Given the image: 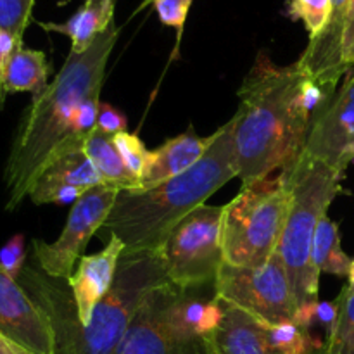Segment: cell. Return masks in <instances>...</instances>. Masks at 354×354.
<instances>
[{
  "mask_svg": "<svg viewBox=\"0 0 354 354\" xmlns=\"http://www.w3.org/2000/svg\"><path fill=\"white\" fill-rule=\"evenodd\" d=\"M223 206L203 204L187 214L159 249L169 282L180 289L213 286L221 265Z\"/></svg>",
  "mask_w": 354,
  "mask_h": 354,
  "instance_id": "cell-7",
  "label": "cell"
},
{
  "mask_svg": "<svg viewBox=\"0 0 354 354\" xmlns=\"http://www.w3.org/2000/svg\"><path fill=\"white\" fill-rule=\"evenodd\" d=\"M351 0H332V10L325 30L310 40L308 47L297 59L301 71L325 90L328 97L334 95L339 82L344 78L341 66V40L346 14Z\"/></svg>",
  "mask_w": 354,
  "mask_h": 354,
  "instance_id": "cell-14",
  "label": "cell"
},
{
  "mask_svg": "<svg viewBox=\"0 0 354 354\" xmlns=\"http://www.w3.org/2000/svg\"><path fill=\"white\" fill-rule=\"evenodd\" d=\"M306 75L297 62L277 66L259 54L239 88L234 152L242 187L292 165L306 145L313 113L304 100Z\"/></svg>",
  "mask_w": 354,
  "mask_h": 354,
  "instance_id": "cell-2",
  "label": "cell"
},
{
  "mask_svg": "<svg viewBox=\"0 0 354 354\" xmlns=\"http://www.w3.org/2000/svg\"><path fill=\"white\" fill-rule=\"evenodd\" d=\"M124 254L123 242L109 237L106 248L92 256H82L68 282L76 306V324L86 327L97 304L109 294L118 266Z\"/></svg>",
  "mask_w": 354,
  "mask_h": 354,
  "instance_id": "cell-13",
  "label": "cell"
},
{
  "mask_svg": "<svg viewBox=\"0 0 354 354\" xmlns=\"http://www.w3.org/2000/svg\"><path fill=\"white\" fill-rule=\"evenodd\" d=\"M0 334L33 354H55L54 332L45 311L0 266Z\"/></svg>",
  "mask_w": 354,
  "mask_h": 354,
  "instance_id": "cell-12",
  "label": "cell"
},
{
  "mask_svg": "<svg viewBox=\"0 0 354 354\" xmlns=\"http://www.w3.org/2000/svg\"><path fill=\"white\" fill-rule=\"evenodd\" d=\"M235 118L213 133L206 154L182 175L149 190H121L100 230L123 242L124 254L158 252L173 228L237 178Z\"/></svg>",
  "mask_w": 354,
  "mask_h": 354,
  "instance_id": "cell-4",
  "label": "cell"
},
{
  "mask_svg": "<svg viewBox=\"0 0 354 354\" xmlns=\"http://www.w3.org/2000/svg\"><path fill=\"white\" fill-rule=\"evenodd\" d=\"M114 6L116 0H83L78 12L66 23H40V26L47 31L68 35L71 38L69 52L80 54L114 23Z\"/></svg>",
  "mask_w": 354,
  "mask_h": 354,
  "instance_id": "cell-17",
  "label": "cell"
},
{
  "mask_svg": "<svg viewBox=\"0 0 354 354\" xmlns=\"http://www.w3.org/2000/svg\"><path fill=\"white\" fill-rule=\"evenodd\" d=\"M213 290L214 297L241 308L266 325L294 322L299 306L279 252L256 268L223 261L214 279Z\"/></svg>",
  "mask_w": 354,
  "mask_h": 354,
  "instance_id": "cell-8",
  "label": "cell"
},
{
  "mask_svg": "<svg viewBox=\"0 0 354 354\" xmlns=\"http://www.w3.org/2000/svg\"><path fill=\"white\" fill-rule=\"evenodd\" d=\"M335 304L337 318L334 327L327 332L322 354H354V292L348 286L342 287Z\"/></svg>",
  "mask_w": 354,
  "mask_h": 354,
  "instance_id": "cell-22",
  "label": "cell"
},
{
  "mask_svg": "<svg viewBox=\"0 0 354 354\" xmlns=\"http://www.w3.org/2000/svg\"><path fill=\"white\" fill-rule=\"evenodd\" d=\"M0 354H33V353L24 349L23 346L16 344L14 341H10V339L6 337L3 334H0Z\"/></svg>",
  "mask_w": 354,
  "mask_h": 354,
  "instance_id": "cell-33",
  "label": "cell"
},
{
  "mask_svg": "<svg viewBox=\"0 0 354 354\" xmlns=\"http://www.w3.org/2000/svg\"><path fill=\"white\" fill-rule=\"evenodd\" d=\"M171 282L152 290L114 354H209L203 339H187L169 324L168 294Z\"/></svg>",
  "mask_w": 354,
  "mask_h": 354,
  "instance_id": "cell-10",
  "label": "cell"
},
{
  "mask_svg": "<svg viewBox=\"0 0 354 354\" xmlns=\"http://www.w3.org/2000/svg\"><path fill=\"white\" fill-rule=\"evenodd\" d=\"M19 45L23 44H17L16 38L12 35L6 33V31H0V86L3 83V75H6V68H7V62H9L10 55L12 52L16 50Z\"/></svg>",
  "mask_w": 354,
  "mask_h": 354,
  "instance_id": "cell-32",
  "label": "cell"
},
{
  "mask_svg": "<svg viewBox=\"0 0 354 354\" xmlns=\"http://www.w3.org/2000/svg\"><path fill=\"white\" fill-rule=\"evenodd\" d=\"M266 328L270 342L280 354H315L324 351V344L311 337L308 328L299 327L294 322L266 325Z\"/></svg>",
  "mask_w": 354,
  "mask_h": 354,
  "instance_id": "cell-23",
  "label": "cell"
},
{
  "mask_svg": "<svg viewBox=\"0 0 354 354\" xmlns=\"http://www.w3.org/2000/svg\"><path fill=\"white\" fill-rule=\"evenodd\" d=\"M97 128L107 135H118L121 131H127V116L120 111L114 109L109 104L100 102L99 116H97Z\"/></svg>",
  "mask_w": 354,
  "mask_h": 354,
  "instance_id": "cell-30",
  "label": "cell"
},
{
  "mask_svg": "<svg viewBox=\"0 0 354 354\" xmlns=\"http://www.w3.org/2000/svg\"><path fill=\"white\" fill-rule=\"evenodd\" d=\"M213 135L206 138L197 137L196 131L189 130L187 133L178 135L156 151L149 152L147 165L140 176V185L137 190H149L175 176L182 175L192 168L209 147Z\"/></svg>",
  "mask_w": 354,
  "mask_h": 354,
  "instance_id": "cell-16",
  "label": "cell"
},
{
  "mask_svg": "<svg viewBox=\"0 0 354 354\" xmlns=\"http://www.w3.org/2000/svg\"><path fill=\"white\" fill-rule=\"evenodd\" d=\"M33 6L35 0H0V31L12 35L17 44H23Z\"/></svg>",
  "mask_w": 354,
  "mask_h": 354,
  "instance_id": "cell-25",
  "label": "cell"
},
{
  "mask_svg": "<svg viewBox=\"0 0 354 354\" xmlns=\"http://www.w3.org/2000/svg\"><path fill=\"white\" fill-rule=\"evenodd\" d=\"M354 142V66L334 95L311 116L304 154L339 171V159ZM346 175V173H344Z\"/></svg>",
  "mask_w": 354,
  "mask_h": 354,
  "instance_id": "cell-11",
  "label": "cell"
},
{
  "mask_svg": "<svg viewBox=\"0 0 354 354\" xmlns=\"http://www.w3.org/2000/svg\"><path fill=\"white\" fill-rule=\"evenodd\" d=\"M348 289L351 290V292H354V258L351 261V270H349V275H348Z\"/></svg>",
  "mask_w": 354,
  "mask_h": 354,
  "instance_id": "cell-34",
  "label": "cell"
},
{
  "mask_svg": "<svg viewBox=\"0 0 354 354\" xmlns=\"http://www.w3.org/2000/svg\"><path fill=\"white\" fill-rule=\"evenodd\" d=\"M341 66L344 75L354 66V0H351V3H349L344 21V30H342Z\"/></svg>",
  "mask_w": 354,
  "mask_h": 354,
  "instance_id": "cell-29",
  "label": "cell"
},
{
  "mask_svg": "<svg viewBox=\"0 0 354 354\" xmlns=\"http://www.w3.org/2000/svg\"><path fill=\"white\" fill-rule=\"evenodd\" d=\"M102 183L99 171L92 165L88 156L85 154L83 149H78V151L68 152V154L55 159L41 173L40 178L31 189L30 199H35V197L41 196L52 189H57V187H76V189L86 192V190L102 185Z\"/></svg>",
  "mask_w": 354,
  "mask_h": 354,
  "instance_id": "cell-18",
  "label": "cell"
},
{
  "mask_svg": "<svg viewBox=\"0 0 354 354\" xmlns=\"http://www.w3.org/2000/svg\"><path fill=\"white\" fill-rule=\"evenodd\" d=\"M289 211V185L283 171L242 187L223 206L221 249L223 261L256 268L277 252Z\"/></svg>",
  "mask_w": 354,
  "mask_h": 354,
  "instance_id": "cell-6",
  "label": "cell"
},
{
  "mask_svg": "<svg viewBox=\"0 0 354 354\" xmlns=\"http://www.w3.org/2000/svg\"><path fill=\"white\" fill-rule=\"evenodd\" d=\"M190 6H192V0H158L154 3L161 23L178 30V41L182 37L183 24H185Z\"/></svg>",
  "mask_w": 354,
  "mask_h": 354,
  "instance_id": "cell-28",
  "label": "cell"
},
{
  "mask_svg": "<svg viewBox=\"0 0 354 354\" xmlns=\"http://www.w3.org/2000/svg\"><path fill=\"white\" fill-rule=\"evenodd\" d=\"M332 0H289L286 14L292 21H303L310 40L325 30L330 17Z\"/></svg>",
  "mask_w": 354,
  "mask_h": 354,
  "instance_id": "cell-24",
  "label": "cell"
},
{
  "mask_svg": "<svg viewBox=\"0 0 354 354\" xmlns=\"http://www.w3.org/2000/svg\"><path fill=\"white\" fill-rule=\"evenodd\" d=\"M337 318V304L330 301H317L315 303V324H320L327 328V332L334 327Z\"/></svg>",
  "mask_w": 354,
  "mask_h": 354,
  "instance_id": "cell-31",
  "label": "cell"
},
{
  "mask_svg": "<svg viewBox=\"0 0 354 354\" xmlns=\"http://www.w3.org/2000/svg\"><path fill=\"white\" fill-rule=\"evenodd\" d=\"M353 259L342 251L341 234L337 223L325 216L315 234L311 263L320 273H330L335 277H348Z\"/></svg>",
  "mask_w": 354,
  "mask_h": 354,
  "instance_id": "cell-21",
  "label": "cell"
},
{
  "mask_svg": "<svg viewBox=\"0 0 354 354\" xmlns=\"http://www.w3.org/2000/svg\"><path fill=\"white\" fill-rule=\"evenodd\" d=\"M83 151L88 156L92 165L99 171L100 178L106 185L116 187L118 190H137L140 185V180L128 171L123 159L118 154L114 147L113 135H107L100 131L99 128L88 135V138L83 144Z\"/></svg>",
  "mask_w": 354,
  "mask_h": 354,
  "instance_id": "cell-20",
  "label": "cell"
},
{
  "mask_svg": "<svg viewBox=\"0 0 354 354\" xmlns=\"http://www.w3.org/2000/svg\"><path fill=\"white\" fill-rule=\"evenodd\" d=\"M17 282L47 315L55 354H114L145 297L169 279L159 251L123 256L113 289L97 304L86 327L76 324L75 299L66 280L26 265Z\"/></svg>",
  "mask_w": 354,
  "mask_h": 354,
  "instance_id": "cell-3",
  "label": "cell"
},
{
  "mask_svg": "<svg viewBox=\"0 0 354 354\" xmlns=\"http://www.w3.org/2000/svg\"><path fill=\"white\" fill-rule=\"evenodd\" d=\"M120 28L111 24L86 50L69 52L61 71L47 88L33 95L24 111L3 166L6 211L21 206L41 173L61 156L83 149L75 120L80 107L99 99L111 52Z\"/></svg>",
  "mask_w": 354,
  "mask_h": 354,
  "instance_id": "cell-1",
  "label": "cell"
},
{
  "mask_svg": "<svg viewBox=\"0 0 354 354\" xmlns=\"http://www.w3.org/2000/svg\"><path fill=\"white\" fill-rule=\"evenodd\" d=\"M121 190H118L116 187L106 183L86 190L73 204L57 241L48 244L35 239L31 242L35 265L47 277L68 280L82 259L88 241L102 228Z\"/></svg>",
  "mask_w": 354,
  "mask_h": 354,
  "instance_id": "cell-9",
  "label": "cell"
},
{
  "mask_svg": "<svg viewBox=\"0 0 354 354\" xmlns=\"http://www.w3.org/2000/svg\"><path fill=\"white\" fill-rule=\"evenodd\" d=\"M48 71L50 68L44 52L19 45L7 62L3 83L0 86V109L9 93L31 92L38 95L44 92L48 86Z\"/></svg>",
  "mask_w": 354,
  "mask_h": 354,
  "instance_id": "cell-19",
  "label": "cell"
},
{
  "mask_svg": "<svg viewBox=\"0 0 354 354\" xmlns=\"http://www.w3.org/2000/svg\"><path fill=\"white\" fill-rule=\"evenodd\" d=\"M113 142L118 154H120L124 166L128 168V171L133 173V175L140 180L142 173H144L145 169V165H147L149 152L151 151L145 149V145L142 144V140L137 135L128 133V131H121V133L114 135Z\"/></svg>",
  "mask_w": 354,
  "mask_h": 354,
  "instance_id": "cell-26",
  "label": "cell"
},
{
  "mask_svg": "<svg viewBox=\"0 0 354 354\" xmlns=\"http://www.w3.org/2000/svg\"><path fill=\"white\" fill-rule=\"evenodd\" d=\"M221 301V299H220ZM223 320L203 339L209 354H280L272 346L266 324L221 301Z\"/></svg>",
  "mask_w": 354,
  "mask_h": 354,
  "instance_id": "cell-15",
  "label": "cell"
},
{
  "mask_svg": "<svg viewBox=\"0 0 354 354\" xmlns=\"http://www.w3.org/2000/svg\"><path fill=\"white\" fill-rule=\"evenodd\" d=\"M156 2H158V0H144V2H142V6L138 7L137 10H142V9H145V7H147V6H151V3H156Z\"/></svg>",
  "mask_w": 354,
  "mask_h": 354,
  "instance_id": "cell-35",
  "label": "cell"
},
{
  "mask_svg": "<svg viewBox=\"0 0 354 354\" xmlns=\"http://www.w3.org/2000/svg\"><path fill=\"white\" fill-rule=\"evenodd\" d=\"M26 244L24 235L16 234L2 245L0 249V266L9 273L12 279H19L21 272L26 265Z\"/></svg>",
  "mask_w": 354,
  "mask_h": 354,
  "instance_id": "cell-27",
  "label": "cell"
},
{
  "mask_svg": "<svg viewBox=\"0 0 354 354\" xmlns=\"http://www.w3.org/2000/svg\"><path fill=\"white\" fill-rule=\"evenodd\" d=\"M289 185V211L277 252L282 258L299 304L318 301L320 272L311 263L315 234L330 204L344 192V173L301 152L282 169Z\"/></svg>",
  "mask_w": 354,
  "mask_h": 354,
  "instance_id": "cell-5",
  "label": "cell"
}]
</instances>
